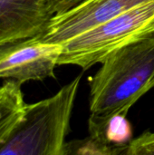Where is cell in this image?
<instances>
[{"mask_svg": "<svg viewBox=\"0 0 154 155\" xmlns=\"http://www.w3.org/2000/svg\"><path fill=\"white\" fill-rule=\"evenodd\" d=\"M124 155H154V132L145 131L133 138Z\"/></svg>", "mask_w": 154, "mask_h": 155, "instance_id": "30bf717a", "label": "cell"}, {"mask_svg": "<svg viewBox=\"0 0 154 155\" xmlns=\"http://www.w3.org/2000/svg\"><path fill=\"white\" fill-rule=\"evenodd\" d=\"M91 114H128L154 88V35L109 54L89 79Z\"/></svg>", "mask_w": 154, "mask_h": 155, "instance_id": "6da1fadb", "label": "cell"}, {"mask_svg": "<svg viewBox=\"0 0 154 155\" xmlns=\"http://www.w3.org/2000/svg\"><path fill=\"white\" fill-rule=\"evenodd\" d=\"M88 154V155H117L113 148H110L90 135L83 140H74L66 142L64 148V155Z\"/></svg>", "mask_w": 154, "mask_h": 155, "instance_id": "9c48e42d", "label": "cell"}, {"mask_svg": "<svg viewBox=\"0 0 154 155\" xmlns=\"http://www.w3.org/2000/svg\"><path fill=\"white\" fill-rule=\"evenodd\" d=\"M125 113L109 115L91 114L88 120L89 135L101 143L113 148L117 155H124L133 139L132 124Z\"/></svg>", "mask_w": 154, "mask_h": 155, "instance_id": "52a82bcc", "label": "cell"}, {"mask_svg": "<svg viewBox=\"0 0 154 155\" xmlns=\"http://www.w3.org/2000/svg\"><path fill=\"white\" fill-rule=\"evenodd\" d=\"M152 0H84L67 11L54 15L36 35L45 43L63 44L104 21Z\"/></svg>", "mask_w": 154, "mask_h": 155, "instance_id": "5b68a950", "label": "cell"}, {"mask_svg": "<svg viewBox=\"0 0 154 155\" xmlns=\"http://www.w3.org/2000/svg\"><path fill=\"white\" fill-rule=\"evenodd\" d=\"M84 0H47V4L52 15L69 10Z\"/></svg>", "mask_w": 154, "mask_h": 155, "instance_id": "8fae6325", "label": "cell"}, {"mask_svg": "<svg viewBox=\"0 0 154 155\" xmlns=\"http://www.w3.org/2000/svg\"><path fill=\"white\" fill-rule=\"evenodd\" d=\"M62 44L45 43L37 36L0 45V79L23 84L54 77Z\"/></svg>", "mask_w": 154, "mask_h": 155, "instance_id": "277c9868", "label": "cell"}, {"mask_svg": "<svg viewBox=\"0 0 154 155\" xmlns=\"http://www.w3.org/2000/svg\"><path fill=\"white\" fill-rule=\"evenodd\" d=\"M81 80L79 74L54 95L26 104L23 120L0 148V155H64Z\"/></svg>", "mask_w": 154, "mask_h": 155, "instance_id": "7a4b0ae2", "label": "cell"}, {"mask_svg": "<svg viewBox=\"0 0 154 155\" xmlns=\"http://www.w3.org/2000/svg\"><path fill=\"white\" fill-rule=\"evenodd\" d=\"M52 16L47 0H0V45L40 35Z\"/></svg>", "mask_w": 154, "mask_h": 155, "instance_id": "8992f818", "label": "cell"}, {"mask_svg": "<svg viewBox=\"0 0 154 155\" xmlns=\"http://www.w3.org/2000/svg\"><path fill=\"white\" fill-rule=\"evenodd\" d=\"M154 35V0L143 3L64 42L58 64L84 71L101 64L109 54Z\"/></svg>", "mask_w": 154, "mask_h": 155, "instance_id": "3957f363", "label": "cell"}, {"mask_svg": "<svg viewBox=\"0 0 154 155\" xmlns=\"http://www.w3.org/2000/svg\"><path fill=\"white\" fill-rule=\"evenodd\" d=\"M21 86L10 79L0 85V148L24 118L26 104Z\"/></svg>", "mask_w": 154, "mask_h": 155, "instance_id": "ba28073f", "label": "cell"}]
</instances>
